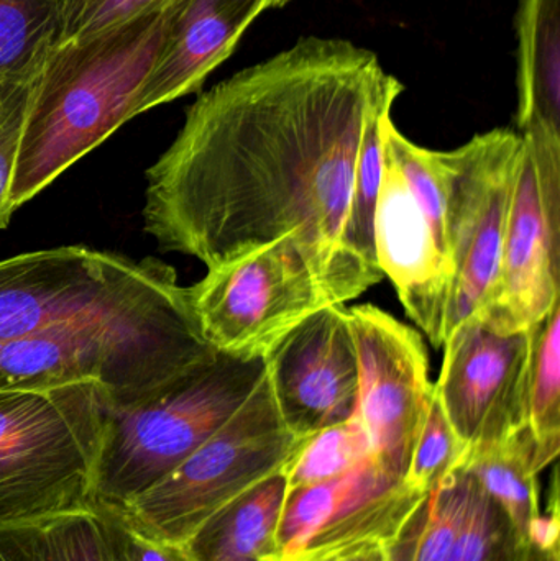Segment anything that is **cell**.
Here are the masks:
<instances>
[{
	"mask_svg": "<svg viewBox=\"0 0 560 561\" xmlns=\"http://www.w3.org/2000/svg\"><path fill=\"white\" fill-rule=\"evenodd\" d=\"M469 488L470 473L460 465L427 491L384 547L385 561H447L466 513Z\"/></svg>",
	"mask_w": 560,
	"mask_h": 561,
	"instance_id": "cell-21",
	"label": "cell"
},
{
	"mask_svg": "<svg viewBox=\"0 0 560 561\" xmlns=\"http://www.w3.org/2000/svg\"><path fill=\"white\" fill-rule=\"evenodd\" d=\"M535 327L502 330L476 317L456 327L444 342L434 394L467 450L528 427Z\"/></svg>",
	"mask_w": 560,
	"mask_h": 561,
	"instance_id": "cell-12",
	"label": "cell"
},
{
	"mask_svg": "<svg viewBox=\"0 0 560 561\" xmlns=\"http://www.w3.org/2000/svg\"><path fill=\"white\" fill-rule=\"evenodd\" d=\"M301 440L279 417L265 375L213 437L115 511L140 536L181 546L230 501L278 473Z\"/></svg>",
	"mask_w": 560,
	"mask_h": 561,
	"instance_id": "cell-7",
	"label": "cell"
},
{
	"mask_svg": "<svg viewBox=\"0 0 560 561\" xmlns=\"http://www.w3.org/2000/svg\"><path fill=\"white\" fill-rule=\"evenodd\" d=\"M122 552L125 561H191L183 547L147 539L132 530L124 519H122Z\"/></svg>",
	"mask_w": 560,
	"mask_h": 561,
	"instance_id": "cell-30",
	"label": "cell"
},
{
	"mask_svg": "<svg viewBox=\"0 0 560 561\" xmlns=\"http://www.w3.org/2000/svg\"><path fill=\"white\" fill-rule=\"evenodd\" d=\"M374 236L381 273L393 283L408 317L426 333L434 348H441L453 293V266L426 214L385 153Z\"/></svg>",
	"mask_w": 560,
	"mask_h": 561,
	"instance_id": "cell-15",
	"label": "cell"
},
{
	"mask_svg": "<svg viewBox=\"0 0 560 561\" xmlns=\"http://www.w3.org/2000/svg\"><path fill=\"white\" fill-rule=\"evenodd\" d=\"M403 91L398 79H391L384 94L372 107L362 135L355 164L354 187H352L351 209H348L347 237L352 252L372 268L381 272L375 253V209L380 194L384 150H381V121L391 114L395 101Z\"/></svg>",
	"mask_w": 560,
	"mask_h": 561,
	"instance_id": "cell-24",
	"label": "cell"
},
{
	"mask_svg": "<svg viewBox=\"0 0 560 561\" xmlns=\"http://www.w3.org/2000/svg\"><path fill=\"white\" fill-rule=\"evenodd\" d=\"M347 310L358 356L355 415L375 460L404 480L433 399L426 346L416 330L372 304Z\"/></svg>",
	"mask_w": 560,
	"mask_h": 561,
	"instance_id": "cell-13",
	"label": "cell"
},
{
	"mask_svg": "<svg viewBox=\"0 0 560 561\" xmlns=\"http://www.w3.org/2000/svg\"><path fill=\"white\" fill-rule=\"evenodd\" d=\"M186 297L204 342L242 358H265L302 320L341 306L293 237L207 270Z\"/></svg>",
	"mask_w": 560,
	"mask_h": 561,
	"instance_id": "cell-8",
	"label": "cell"
},
{
	"mask_svg": "<svg viewBox=\"0 0 560 561\" xmlns=\"http://www.w3.org/2000/svg\"><path fill=\"white\" fill-rule=\"evenodd\" d=\"M526 425L542 471L560 451V302L535 327Z\"/></svg>",
	"mask_w": 560,
	"mask_h": 561,
	"instance_id": "cell-22",
	"label": "cell"
},
{
	"mask_svg": "<svg viewBox=\"0 0 560 561\" xmlns=\"http://www.w3.org/2000/svg\"><path fill=\"white\" fill-rule=\"evenodd\" d=\"M0 561H125L122 517L92 506L0 529Z\"/></svg>",
	"mask_w": 560,
	"mask_h": 561,
	"instance_id": "cell-19",
	"label": "cell"
},
{
	"mask_svg": "<svg viewBox=\"0 0 560 561\" xmlns=\"http://www.w3.org/2000/svg\"><path fill=\"white\" fill-rule=\"evenodd\" d=\"M526 561H560V556H555V553L541 552V550L535 549V547L529 546V552L528 557H526Z\"/></svg>",
	"mask_w": 560,
	"mask_h": 561,
	"instance_id": "cell-32",
	"label": "cell"
},
{
	"mask_svg": "<svg viewBox=\"0 0 560 561\" xmlns=\"http://www.w3.org/2000/svg\"><path fill=\"white\" fill-rule=\"evenodd\" d=\"M467 447L434 394L411 454L404 481L421 493L436 488L462 465Z\"/></svg>",
	"mask_w": 560,
	"mask_h": 561,
	"instance_id": "cell-27",
	"label": "cell"
},
{
	"mask_svg": "<svg viewBox=\"0 0 560 561\" xmlns=\"http://www.w3.org/2000/svg\"><path fill=\"white\" fill-rule=\"evenodd\" d=\"M214 353L190 304L71 320L0 343V391L92 381L108 404H128Z\"/></svg>",
	"mask_w": 560,
	"mask_h": 561,
	"instance_id": "cell-4",
	"label": "cell"
},
{
	"mask_svg": "<svg viewBox=\"0 0 560 561\" xmlns=\"http://www.w3.org/2000/svg\"><path fill=\"white\" fill-rule=\"evenodd\" d=\"M393 76L370 49L305 38L201 95L147 171L144 227L207 270L293 237L335 302L384 273L348 245L368 114Z\"/></svg>",
	"mask_w": 560,
	"mask_h": 561,
	"instance_id": "cell-1",
	"label": "cell"
},
{
	"mask_svg": "<svg viewBox=\"0 0 560 561\" xmlns=\"http://www.w3.org/2000/svg\"><path fill=\"white\" fill-rule=\"evenodd\" d=\"M372 457L370 438L355 415L302 438L282 471L292 491L334 480Z\"/></svg>",
	"mask_w": 560,
	"mask_h": 561,
	"instance_id": "cell-25",
	"label": "cell"
},
{
	"mask_svg": "<svg viewBox=\"0 0 560 561\" xmlns=\"http://www.w3.org/2000/svg\"><path fill=\"white\" fill-rule=\"evenodd\" d=\"M279 417L298 438L351 421L358 408V356L348 310L328 306L265 356Z\"/></svg>",
	"mask_w": 560,
	"mask_h": 561,
	"instance_id": "cell-14",
	"label": "cell"
},
{
	"mask_svg": "<svg viewBox=\"0 0 560 561\" xmlns=\"http://www.w3.org/2000/svg\"><path fill=\"white\" fill-rule=\"evenodd\" d=\"M523 153L518 131L496 128L443 151L446 168V243L453 266L447 336L480 317L499 283L513 184Z\"/></svg>",
	"mask_w": 560,
	"mask_h": 561,
	"instance_id": "cell-9",
	"label": "cell"
},
{
	"mask_svg": "<svg viewBox=\"0 0 560 561\" xmlns=\"http://www.w3.org/2000/svg\"><path fill=\"white\" fill-rule=\"evenodd\" d=\"M266 9L268 0H171L163 39L135 114L197 91Z\"/></svg>",
	"mask_w": 560,
	"mask_h": 561,
	"instance_id": "cell-16",
	"label": "cell"
},
{
	"mask_svg": "<svg viewBox=\"0 0 560 561\" xmlns=\"http://www.w3.org/2000/svg\"><path fill=\"white\" fill-rule=\"evenodd\" d=\"M522 138L499 283L480 316L502 330L532 329L560 302V140Z\"/></svg>",
	"mask_w": 560,
	"mask_h": 561,
	"instance_id": "cell-10",
	"label": "cell"
},
{
	"mask_svg": "<svg viewBox=\"0 0 560 561\" xmlns=\"http://www.w3.org/2000/svg\"><path fill=\"white\" fill-rule=\"evenodd\" d=\"M424 494L374 457L334 480L288 491L279 517V561H332L384 549Z\"/></svg>",
	"mask_w": 560,
	"mask_h": 561,
	"instance_id": "cell-11",
	"label": "cell"
},
{
	"mask_svg": "<svg viewBox=\"0 0 560 561\" xmlns=\"http://www.w3.org/2000/svg\"><path fill=\"white\" fill-rule=\"evenodd\" d=\"M39 71L26 78L0 82V230L9 226L13 216L9 206L10 184Z\"/></svg>",
	"mask_w": 560,
	"mask_h": 561,
	"instance_id": "cell-28",
	"label": "cell"
},
{
	"mask_svg": "<svg viewBox=\"0 0 560 561\" xmlns=\"http://www.w3.org/2000/svg\"><path fill=\"white\" fill-rule=\"evenodd\" d=\"M164 0H62L58 42L84 38L127 22Z\"/></svg>",
	"mask_w": 560,
	"mask_h": 561,
	"instance_id": "cell-29",
	"label": "cell"
},
{
	"mask_svg": "<svg viewBox=\"0 0 560 561\" xmlns=\"http://www.w3.org/2000/svg\"><path fill=\"white\" fill-rule=\"evenodd\" d=\"M183 306L186 287L160 260L76 245L0 262V343L71 320Z\"/></svg>",
	"mask_w": 560,
	"mask_h": 561,
	"instance_id": "cell-6",
	"label": "cell"
},
{
	"mask_svg": "<svg viewBox=\"0 0 560 561\" xmlns=\"http://www.w3.org/2000/svg\"><path fill=\"white\" fill-rule=\"evenodd\" d=\"M528 552V540L470 473L466 513L447 561H526Z\"/></svg>",
	"mask_w": 560,
	"mask_h": 561,
	"instance_id": "cell-26",
	"label": "cell"
},
{
	"mask_svg": "<svg viewBox=\"0 0 560 561\" xmlns=\"http://www.w3.org/2000/svg\"><path fill=\"white\" fill-rule=\"evenodd\" d=\"M105 399L92 381L0 391V529L94 506Z\"/></svg>",
	"mask_w": 560,
	"mask_h": 561,
	"instance_id": "cell-5",
	"label": "cell"
},
{
	"mask_svg": "<svg viewBox=\"0 0 560 561\" xmlns=\"http://www.w3.org/2000/svg\"><path fill=\"white\" fill-rule=\"evenodd\" d=\"M286 493L279 470L217 511L181 547L191 561H279Z\"/></svg>",
	"mask_w": 560,
	"mask_h": 561,
	"instance_id": "cell-18",
	"label": "cell"
},
{
	"mask_svg": "<svg viewBox=\"0 0 560 561\" xmlns=\"http://www.w3.org/2000/svg\"><path fill=\"white\" fill-rule=\"evenodd\" d=\"M62 0H0V82L43 68L61 33Z\"/></svg>",
	"mask_w": 560,
	"mask_h": 561,
	"instance_id": "cell-23",
	"label": "cell"
},
{
	"mask_svg": "<svg viewBox=\"0 0 560 561\" xmlns=\"http://www.w3.org/2000/svg\"><path fill=\"white\" fill-rule=\"evenodd\" d=\"M462 467L506 511L523 537L541 514L536 445L528 427L495 444L469 448ZM529 542V540H528Z\"/></svg>",
	"mask_w": 560,
	"mask_h": 561,
	"instance_id": "cell-20",
	"label": "cell"
},
{
	"mask_svg": "<svg viewBox=\"0 0 560 561\" xmlns=\"http://www.w3.org/2000/svg\"><path fill=\"white\" fill-rule=\"evenodd\" d=\"M518 134L560 140V0H519Z\"/></svg>",
	"mask_w": 560,
	"mask_h": 561,
	"instance_id": "cell-17",
	"label": "cell"
},
{
	"mask_svg": "<svg viewBox=\"0 0 560 561\" xmlns=\"http://www.w3.org/2000/svg\"><path fill=\"white\" fill-rule=\"evenodd\" d=\"M171 0L84 38L53 46L39 71L10 184L23 204L137 117L138 95L163 39Z\"/></svg>",
	"mask_w": 560,
	"mask_h": 561,
	"instance_id": "cell-2",
	"label": "cell"
},
{
	"mask_svg": "<svg viewBox=\"0 0 560 561\" xmlns=\"http://www.w3.org/2000/svg\"><path fill=\"white\" fill-rule=\"evenodd\" d=\"M332 561H385L384 549H381V547H377V549L364 550V552L354 553V556Z\"/></svg>",
	"mask_w": 560,
	"mask_h": 561,
	"instance_id": "cell-31",
	"label": "cell"
},
{
	"mask_svg": "<svg viewBox=\"0 0 560 561\" xmlns=\"http://www.w3.org/2000/svg\"><path fill=\"white\" fill-rule=\"evenodd\" d=\"M289 0H268V9H278V7L285 5Z\"/></svg>",
	"mask_w": 560,
	"mask_h": 561,
	"instance_id": "cell-33",
	"label": "cell"
},
{
	"mask_svg": "<svg viewBox=\"0 0 560 561\" xmlns=\"http://www.w3.org/2000/svg\"><path fill=\"white\" fill-rule=\"evenodd\" d=\"M265 358L216 352L128 404L105 399L94 506L121 510L180 467L252 396Z\"/></svg>",
	"mask_w": 560,
	"mask_h": 561,
	"instance_id": "cell-3",
	"label": "cell"
}]
</instances>
